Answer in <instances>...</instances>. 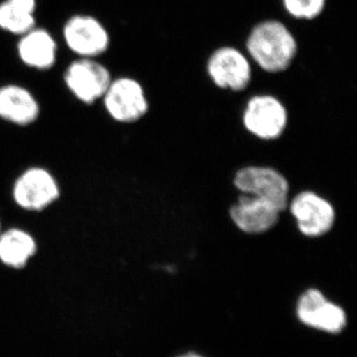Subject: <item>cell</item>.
I'll return each instance as SVG.
<instances>
[{
    "label": "cell",
    "instance_id": "1",
    "mask_svg": "<svg viewBox=\"0 0 357 357\" xmlns=\"http://www.w3.org/2000/svg\"><path fill=\"white\" fill-rule=\"evenodd\" d=\"M248 58L269 74L285 72L297 57L295 35L280 20H266L253 26L246 38Z\"/></svg>",
    "mask_w": 357,
    "mask_h": 357
},
{
    "label": "cell",
    "instance_id": "2",
    "mask_svg": "<svg viewBox=\"0 0 357 357\" xmlns=\"http://www.w3.org/2000/svg\"><path fill=\"white\" fill-rule=\"evenodd\" d=\"M206 73L218 88L232 91H244L252 79L250 59L232 46L220 47L211 54Z\"/></svg>",
    "mask_w": 357,
    "mask_h": 357
},
{
    "label": "cell",
    "instance_id": "3",
    "mask_svg": "<svg viewBox=\"0 0 357 357\" xmlns=\"http://www.w3.org/2000/svg\"><path fill=\"white\" fill-rule=\"evenodd\" d=\"M234 185L243 195L273 204L281 211L288 206L289 183L278 171L268 167H245L236 173Z\"/></svg>",
    "mask_w": 357,
    "mask_h": 357
},
{
    "label": "cell",
    "instance_id": "4",
    "mask_svg": "<svg viewBox=\"0 0 357 357\" xmlns=\"http://www.w3.org/2000/svg\"><path fill=\"white\" fill-rule=\"evenodd\" d=\"M102 98L107 114L121 123L139 121L149 109L144 89L131 77L112 79Z\"/></svg>",
    "mask_w": 357,
    "mask_h": 357
},
{
    "label": "cell",
    "instance_id": "5",
    "mask_svg": "<svg viewBox=\"0 0 357 357\" xmlns=\"http://www.w3.org/2000/svg\"><path fill=\"white\" fill-rule=\"evenodd\" d=\"M243 124L249 132L263 140L280 137L287 126L288 112L283 103L270 95L252 96L243 112Z\"/></svg>",
    "mask_w": 357,
    "mask_h": 357
},
{
    "label": "cell",
    "instance_id": "6",
    "mask_svg": "<svg viewBox=\"0 0 357 357\" xmlns=\"http://www.w3.org/2000/svg\"><path fill=\"white\" fill-rule=\"evenodd\" d=\"M13 197L15 204L23 210L41 211L57 201L60 188L48 170L32 167L16 178Z\"/></svg>",
    "mask_w": 357,
    "mask_h": 357
},
{
    "label": "cell",
    "instance_id": "7",
    "mask_svg": "<svg viewBox=\"0 0 357 357\" xmlns=\"http://www.w3.org/2000/svg\"><path fill=\"white\" fill-rule=\"evenodd\" d=\"M64 79L70 93L86 105L102 98L112 81L107 68L93 58H81L70 63Z\"/></svg>",
    "mask_w": 357,
    "mask_h": 357
},
{
    "label": "cell",
    "instance_id": "8",
    "mask_svg": "<svg viewBox=\"0 0 357 357\" xmlns=\"http://www.w3.org/2000/svg\"><path fill=\"white\" fill-rule=\"evenodd\" d=\"M289 206L298 229L305 236H325L335 225V211L332 204L316 192H300Z\"/></svg>",
    "mask_w": 357,
    "mask_h": 357
},
{
    "label": "cell",
    "instance_id": "9",
    "mask_svg": "<svg viewBox=\"0 0 357 357\" xmlns=\"http://www.w3.org/2000/svg\"><path fill=\"white\" fill-rule=\"evenodd\" d=\"M66 44L82 58L102 55L109 46V36L102 23L89 15H75L64 26Z\"/></svg>",
    "mask_w": 357,
    "mask_h": 357
},
{
    "label": "cell",
    "instance_id": "10",
    "mask_svg": "<svg viewBox=\"0 0 357 357\" xmlns=\"http://www.w3.org/2000/svg\"><path fill=\"white\" fill-rule=\"evenodd\" d=\"M297 314L305 325L332 333L342 332L347 324L344 310L326 300L316 289L302 294L298 302Z\"/></svg>",
    "mask_w": 357,
    "mask_h": 357
},
{
    "label": "cell",
    "instance_id": "11",
    "mask_svg": "<svg viewBox=\"0 0 357 357\" xmlns=\"http://www.w3.org/2000/svg\"><path fill=\"white\" fill-rule=\"evenodd\" d=\"M282 211L269 202L241 195L230 208V218L241 231L261 234L273 229Z\"/></svg>",
    "mask_w": 357,
    "mask_h": 357
},
{
    "label": "cell",
    "instance_id": "12",
    "mask_svg": "<svg viewBox=\"0 0 357 357\" xmlns=\"http://www.w3.org/2000/svg\"><path fill=\"white\" fill-rule=\"evenodd\" d=\"M39 103L23 86L6 84L0 88V119L18 126H31L38 119Z\"/></svg>",
    "mask_w": 357,
    "mask_h": 357
},
{
    "label": "cell",
    "instance_id": "13",
    "mask_svg": "<svg viewBox=\"0 0 357 357\" xmlns=\"http://www.w3.org/2000/svg\"><path fill=\"white\" fill-rule=\"evenodd\" d=\"M17 51L26 66L37 70L50 69L57 58V44L50 33L35 27L21 35Z\"/></svg>",
    "mask_w": 357,
    "mask_h": 357
},
{
    "label": "cell",
    "instance_id": "14",
    "mask_svg": "<svg viewBox=\"0 0 357 357\" xmlns=\"http://www.w3.org/2000/svg\"><path fill=\"white\" fill-rule=\"evenodd\" d=\"M36 252V241L24 229L14 227L0 232V261L6 266L22 269Z\"/></svg>",
    "mask_w": 357,
    "mask_h": 357
},
{
    "label": "cell",
    "instance_id": "15",
    "mask_svg": "<svg viewBox=\"0 0 357 357\" xmlns=\"http://www.w3.org/2000/svg\"><path fill=\"white\" fill-rule=\"evenodd\" d=\"M36 0H6L0 4V28L23 35L35 27Z\"/></svg>",
    "mask_w": 357,
    "mask_h": 357
},
{
    "label": "cell",
    "instance_id": "16",
    "mask_svg": "<svg viewBox=\"0 0 357 357\" xmlns=\"http://www.w3.org/2000/svg\"><path fill=\"white\" fill-rule=\"evenodd\" d=\"M286 13L297 20H317L325 10L326 0H282Z\"/></svg>",
    "mask_w": 357,
    "mask_h": 357
},
{
    "label": "cell",
    "instance_id": "17",
    "mask_svg": "<svg viewBox=\"0 0 357 357\" xmlns=\"http://www.w3.org/2000/svg\"><path fill=\"white\" fill-rule=\"evenodd\" d=\"M178 357H202V356H199V354H191V352H190V354H184V356H181Z\"/></svg>",
    "mask_w": 357,
    "mask_h": 357
},
{
    "label": "cell",
    "instance_id": "18",
    "mask_svg": "<svg viewBox=\"0 0 357 357\" xmlns=\"http://www.w3.org/2000/svg\"><path fill=\"white\" fill-rule=\"evenodd\" d=\"M0 232H1V222H0Z\"/></svg>",
    "mask_w": 357,
    "mask_h": 357
}]
</instances>
